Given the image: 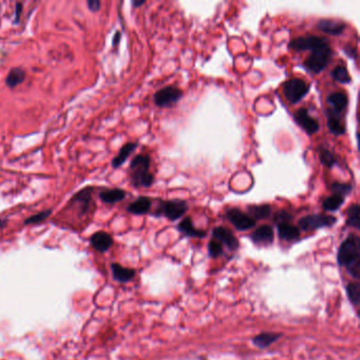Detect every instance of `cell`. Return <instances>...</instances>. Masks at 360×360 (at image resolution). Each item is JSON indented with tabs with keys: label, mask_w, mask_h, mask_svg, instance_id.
<instances>
[{
	"label": "cell",
	"mask_w": 360,
	"mask_h": 360,
	"mask_svg": "<svg viewBox=\"0 0 360 360\" xmlns=\"http://www.w3.org/2000/svg\"><path fill=\"white\" fill-rule=\"evenodd\" d=\"M326 103L330 105V109L327 110L326 114H331L334 116L339 117L341 115L346 107H348V96L342 92H337V93H332L326 97Z\"/></svg>",
	"instance_id": "obj_11"
},
{
	"label": "cell",
	"mask_w": 360,
	"mask_h": 360,
	"mask_svg": "<svg viewBox=\"0 0 360 360\" xmlns=\"http://www.w3.org/2000/svg\"><path fill=\"white\" fill-rule=\"evenodd\" d=\"M291 219L292 215L290 213H287L286 212H280L276 214V217H275V220L278 221L279 223H287Z\"/></svg>",
	"instance_id": "obj_35"
},
{
	"label": "cell",
	"mask_w": 360,
	"mask_h": 360,
	"mask_svg": "<svg viewBox=\"0 0 360 360\" xmlns=\"http://www.w3.org/2000/svg\"><path fill=\"white\" fill-rule=\"evenodd\" d=\"M282 337V334H276V333H262L260 335L256 336L253 339V342L254 345H257L258 348L264 349L276 342L278 339Z\"/></svg>",
	"instance_id": "obj_23"
},
{
	"label": "cell",
	"mask_w": 360,
	"mask_h": 360,
	"mask_svg": "<svg viewBox=\"0 0 360 360\" xmlns=\"http://www.w3.org/2000/svg\"><path fill=\"white\" fill-rule=\"evenodd\" d=\"M150 158L146 154L136 155L130 163V181L135 188H148L153 184V174L150 173Z\"/></svg>",
	"instance_id": "obj_2"
},
{
	"label": "cell",
	"mask_w": 360,
	"mask_h": 360,
	"mask_svg": "<svg viewBox=\"0 0 360 360\" xmlns=\"http://www.w3.org/2000/svg\"><path fill=\"white\" fill-rule=\"evenodd\" d=\"M145 0H133L132 1V5L133 8H140L143 4H145Z\"/></svg>",
	"instance_id": "obj_40"
},
{
	"label": "cell",
	"mask_w": 360,
	"mask_h": 360,
	"mask_svg": "<svg viewBox=\"0 0 360 360\" xmlns=\"http://www.w3.org/2000/svg\"><path fill=\"white\" fill-rule=\"evenodd\" d=\"M344 203V198L337 194H333L323 201L322 207L325 212H336Z\"/></svg>",
	"instance_id": "obj_26"
},
{
	"label": "cell",
	"mask_w": 360,
	"mask_h": 360,
	"mask_svg": "<svg viewBox=\"0 0 360 360\" xmlns=\"http://www.w3.org/2000/svg\"><path fill=\"white\" fill-rule=\"evenodd\" d=\"M126 191L121 188L113 189H104L100 193V199L106 203V204H115L117 202H121L126 198Z\"/></svg>",
	"instance_id": "obj_18"
},
{
	"label": "cell",
	"mask_w": 360,
	"mask_h": 360,
	"mask_svg": "<svg viewBox=\"0 0 360 360\" xmlns=\"http://www.w3.org/2000/svg\"><path fill=\"white\" fill-rule=\"evenodd\" d=\"M93 187H87L84 188L80 192H77L73 195L72 198L70 205L71 206H77L80 208L81 214H85L88 211L90 206L92 205V191H93Z\"/></svg>",
	"instance_id": "obj_12"
},
{
	"label": "cell",
	"mask_w": 360,
	"mask_h": 360,
	"mask_svg": "<svg viewBox=\"0 0 360 360\" xmlns=\"http://www.w3.org/2000/svg\"><path fill=\"white\" fill-rule=\"evenodd\" d=\"M137 147L136 143H127L124 145L121 149L119 153L115 156V158L112 160V167L114 169L121 167L122 165H124V163L127 161V159L130 156V154L132 153L134 150Z\"/></svg>",
	"instance_id": "obj_20"
},
{
	"label": "cell",
	"mask_w": 360,
	"mask_h": 360,
	"mask_svg": "<svg viewBox=\"0 0 360 360\" xmlns=\"http://www.w3.org/2000/svg\"><path fill=\"white\" fill-rule=\"evenodd\" d=\"M344 52L350 57H353V58H356L357 57V52H356V49H354V48H345L344 49Z\"/></svg>",
	"instance_id": "obj_38"
},
{
	"label": "cell",
	"mask_w": 360,
	"mask_h": 360,
	"mask_svg": "<svg viewBox=\"0 0 360 360\" xmlns=\"http://www.w3.org/2000/svg\"><path fill=\"white\" fill-rule=\"evenodd\" d=\"M319 159L320 162L322 163V165L327 168H332L337 163L335 154L324 147L319 148Z\"/></svg>",
	"instance_id": "obj_30"
},
{
	"label": "cell",
	"mask_w": 360,
	"mask_h": 360,
	"mask_svg": "<svg viewBox=\"0 0 360 360\" xmlns=\"http://www.w3.org/2000/svg\"><path fill=\"white\" fill-rule=\"evenodd\" d=\"M294 120L296 122L297 125L300 128H302L309 135L315 134L316 132H318L319 130L318 121L312 117L305 108H300L299 110H297L296 112L294 113Z\"/></svg>",
	"instance_id": "obj_10"
},
{
	"label": "cell",
	"mask_w": 360,
	"mask_h": 360,
	"mask_svg": "<svg viewBox=\"0 0 360 360\" xmlns=\"http://www.w3.org/2000/svg\"><path fill=\"white\" fill-rule=\"evenodd\" d=\"M247 211L248 212H250L251 217L256 221V220H262V219H266L270 217L272 213V207L267 204L251 205L247 207Z\"/></svg>",
	"instance_id": "obj_25"
},
{
	"label": "cell",
	"mask_w": 360,
	"mask_h": 360,
	"mask_svg": "<svg viewBox=\"0 0 360 360\" xmlns=\"http://www.w3.org/2000/svg\"><path fill=\"white\" fill-rule=\"evenodd\" d=\"M183 96L182 90L173 86H168L159 90L153 96V101L160 108H170L178 103Z\"/></svg>",
	"instance_id": "obj_8"
},
{
	"label": "cell",
	"mask_w": 360,
	"mask_h": 360,
	"mask_svg": "<svg viewBox=\"0 0 360 360\" xmlns=\"http://www.w3.org/2000/svg\"><path fill=\"white\" fill-rule=\"evenodd\" d=\"M212 237L214 238L215 241L220 242V243H223L228 248V250H231V251L238 250L239 241L228 228L222 227V226L213 228Z\"/></svg>",
	"instance_id": "obj_13"
},
{
	"label": "cell",
	"mask_w": 360,
	"mask_h": 360,
	"mask_svg": "<svg viewBox=\"0 0 360 360\" xmlns=\"http://www.w3.org/2000/svg\"><path fill=\"white\" fill-rule=\"evenodd\" d=\"M25 81V70L21 67L12 68L5 77V85L11 89H14Z\"/></svg>",
	"instance_id": "obj_19"
},
{
	"label": "cell",
	"mask_w": 360,
	"mask_h": 360,
	"mask_svg": "<svg viewBox=\"0 0 360 360\" xmlns=\"http://www.w3.org/2000/svg\"><path fill=\"white\" fill-rule=\"evenodd\" d=\"M91 245H92L98 252H107L112 246L113 240L111 235L105 232H97L90 239Z\"/></svg>",
	"instance_id": "obj_15"
},
{
	"label": "cell",
	"mask_w": 360,
	"mask_h": 360,
	"mask_svg": "<svg viewBox=\"0 0 360 360\" xmlns=\"http://www.w3.org/2000/svg\"><path fill=\"white\" fill-rule=\"evenodd\" d=\"M111 270L113 273V277L120 281V282H128V281L132 280L134 278L135 272L130 268H126L117 263H113L111 265Z\"/></svg>",
	"instance_id": "obj_24"
},
{
	"label": "cell",
	"mask_w": 360,
	"mask_h": 360,
	"mask_svg": "<svg viewBox=\"0 0 360 360\" xmlns=\"http://www.w3.org/2000/svg\"><path fill=\"white\" fill-rule=\"evenodd\" d=\"M360 208L358 204H353L348 209V219H346V224L349 226L359 229L360 227Z\"/></svg>",
	"instance_id": "obj_29"
},
{
	"label": "cell",
	"mask_w": 360,
	"mask_h": 360,
	"mask_svg": "<svg viewBox=\"0 0 360 360\" xmlns=\"http://www.w3.org/2000/svg\"><path fill=\"white\" fill-rule=\"evenodd\" d=\"M226 219L238 231H248L256 225V221L250 214L241 212L238 208L228 209L226 212Z\"/></svg>",
	"instance_id": "obj_9"
},
{
	"label": "cell",
	"mask_w": 360,
	"mask_h": 360,
	"mask_svg": "<svg viewBox=\"0 0 360 360\" xmlns=\"http://www.w3.org/2000/svg\"><path fill=\"white\" fill-rule=\"evenodd\" d=\"M333 56V51L330 45L313 51L311 55L307 57L303 65L306 71L314 74L321 73V72L329 65L331 58Z\"/></svg>",
	"instance_id": "obj_3"
},
{
	"label": "cell",
	"mask_w": 360,
	"mask_h": 360,
	"mask_svg": "<svg viewBox=\"0 0 360 360\" xmlns=\"http://www.w3.org/2000/svg\"><path fill=\"white\" fill-rule=\"evenodd\" d=\"M121 37H122L121 32H119V31H117V32L115 33V35H114V37H113V41H112V44L114 45V47H115V45H117V44H119V43H120Z\"/></svg>",
	"instance_id": "obj_39"
},
{
	"label": "cell",
	"mask_w": 360,
	"mask_h": 360,
	"mask_svg": "<svg viewBox=\"0 0 360 360\" xmlns=\"http://www.w3.org/2000/svg\"><path fill=\"white\" fill-rule=\"evenodd\" d=\"M4 224H5V221L4 220H0V227H2Z\"/></svg>",
	"instance_id": "obj_41"
},
{
	"label": "cell",
	"mask_w": 360,
	"mask_h": 360,
	"mask_svg": "<svg viewBox=\"0 0 360 360\" xmlns=\"http://www.w3.org/2000/svg\"><path fill=\"white\" fill-rule=\"evenodd\" d=\"M331 76L335 82L343 85L350 84L352 81L349 72L344 65H337L335 69H333V71L331 72Z\"/></svg>",
	"instance_id": "obj_27"
},
{
	"label": "cell",
	"mask_w": 360,
	"mask_h": 360,
	"mask_svg": "<svg viewBox=\"0 0 360 360\" xmlns=\"http://www.w3.org/2000/svg\"><path fill=\"white\" fill-rule=\"evenodd\" d=\"M346 294H348L349 300L353 305L357 306L360 301V284L358 282L350 283L346 286Z\"/></svg>",
	"instance_id": "obj_31"
},
{
	"label": "cell",
	"mask_w": 360,
	"mask_h": 360,
	"mask_svg": "<svg viewBox=\"0 0 360 360\" xmlns=\"http://www.w3.org/2000/svg\"><path fill=\"white\" fill-rule=\"evenodd\" d=\"M317 28L326 34L338 36L341 35L345 30V24L341 21H334V19H320L317 22Z\"/></svg>",
	"instance_id": "obj_14"
},
{
	"label": "cell",
	"mask_w": 360,
	"mask_h": 360,
	"mask_svg": "<svg viewBox=\"0 0 360 360\" xmlns=\"http://www.w3.org/2000/svg\"><path fill=\"white\" fill-rule=\"evenodd\" d=\"M178 229L182 233L188 237H192V238H204L206 235V233L203 231H199L196 229L192 223V221L191 218H185L183 220L181 223L178 226Z\"/></svg>",
	"instance_id": "obj_22"
},
{
	"label": "cell",
	"mask_w": 360,
	"mask_h": 360,
	"mask_svg": "<svg viewBox=\"0 0 360 360\" xmlns=\"http://www.w3.org/2000/svg\"><path fill=\"white\" fill-rule=\"evenodd\" d=\"M329 42L324 37L320 36H305V37H298L295 38L290 42L289 47L294 51H315L318 49H321L327 47Z\"/></svg>",
	"instance_id": "obj_5"
},
{
	"label": "cell",
	"mask_w": 360,
	"mask_h": 360,
	"mask_svg": "<svg viewBox=\"0 0 360 360\" xmlns=\"http://www.w3.org/2000/svg\"><path fill=\"white\" fill-rule=\"evenodd\" d=\"M151 205L152 203L149 198H147V196H140L139 199L131 203L127 207V212L136 215L146 214L149 212Z\"/></svg>",
	"instance_id": "obj_17"
},
{
	"label": "cell",
	"mask_w": 360,
	"mask_h": 360,
	"mask_svg": "<svg viewBox=\"0 0 360 360\" xmlns=\"http://www.w3.org/2000/svg\"><path fill=\"white\" fill-rule=\"evenodd\" d=\"M208 252H209V256L212 258H218L219 256H221L223 254V248H222V244L220 242L212 240L209 242L208 244Z\"/></svg>",
	"instance_id": "obj_34"
},
{
	"label": "cell",
	"mask_w": 360,
	"mask_h": 360,
	"mask_svg": "<svg viewBox=\"0 0 360 360\" xmlns=\"http://www.w3.org/2000/svg\"><path fill=\"white\" fill-rule=\"evenodd\" d=\"M52 213V211L51 209H48V211H44V212H38L36 214H33L31 215L30 218H28L27 220L24 221V224L25 225H29V224H38L41 223V222L44 221L45 219H48L50 215Z\"/></svg>",
	"instance_id": "obj_33"
},
{
	"label": "cell",
	"mask_w": 360,
	"mask_h": 360,
	"mask_svg": "<svg viewBox=\"0 0 360 360\" xmlns=\"http://www.w3.org/2000/svg\"><path fill=\"white\" fill-rule=\"evenodd\" d=\"M278 233L280 239L284 241H295L300 237L299 228L289 223H279Z\"/></svg>",
	"instance_id": "obj_21"
},
{
	"label": "cell",
	"mask_w": 360,
	"mask_h": 360,
	"mask_svg": "<svg viewBox=\"0 0 360 360\" xmlns=\"http://www.w3.org/2000/svg\"><path fill=\"white\" fill-rule=\"evenodd\" d=\"M188 205L185 201L174 199V200H169L166 202H163L160 208L156 211V215H165L167 219L170 221H175L183 215L185 214L187 212Z\"/></svg>",
	"instance_id": "obj_6"
},
{
	"label": "cell",
	"mask_w": 360,
	"mask_h": 360,
	"mask_svg": "<svg viewBox=\"0 0 360 360\" xmlns=\"http://www.w3.org/2000/svg\"><path fill=\"white\" fill-rule=\"evenodd\" d=\"M327 126H329L330 131L334 135L339 136L345 133V128L337 116L327 114Z\"/></svg>",
	"instance_id": "obj_28"
},
{
	"label": "cell",
	"mask_w": 360,
	"mask_h": 360,
	"mask_svg": "<svg viewBox=\"0 0 360 360\" xmlns=\"http://www.w3.org/2000/svg\"><path fill=\"white\" fill-rule=\"evenodd\" d=\"M331 191L334 192V194H337L344 198V196L349 195L352 192L353 187L350 184H342V183L336 182L331 186Z\"/></svg>",
	"instance_id": "obj_32"
},
{
	"label": "cell",
	"mask_w": 360,
	"mask_h": 360,
	"mask_svg": "<svg viewBox=\"0 0 360 360\" xmlns=\"http://www.w3.org/2000/svg\"><path fill=\"white\" fill-rule=\"evenodd\" d=\"M251 239L257 244H270L274 240L273 228L268 225H262L251 234Z\"/></svg>",
	"instance_id": "obj_16"
},
{
	"label": "cell",
	"mask_w": 360,
	"mask_h": 360,
	"mask_svg": "<svg viewBox=\"0 0 360 360\" xmlns=\"http://www.w3.org/2000/svg\"><path fill=\"white\" fill-rule=\"evenodd\" d=\"M337 222V219L333 215L327 214H310L299 221V228L304 232L316 231L322 227H331Z\"/></svg>",
	"instance_id": "obj_7"
},
{
	"label": "cell",
	"mask_w": 360,
	"mask_h": 360,
	"mask_svg": "<svg viewBox=\"0 0 360 360\" xmlns=\"http://www.w3.org/2000/svg\"><path fill=\"white\" fill-rule=\"evenodd\" d=\"M310 89V85H307L303 80L297 77L291 78L283 85L284 96L291 104H297L301 100H303L304 96L309 93Z\"/></svg>",
	"instance_id": "obj_4"
},
{
	"label": "cell",
	"mask_w": 360,
	"mask_h": 360,
	"mask_svg": "<svg viewBox=\"0 0 360 360\" xmlns=\"http://www.w3.org/2000/svg\"><path fill=\"white\" fill-rule=\"evenodd\" d=\"M22 12V3L21 2H16L15 4V19H14V24L19 23L21 21V16Z\"/></svg>",
	"instance_id": "obj_37"
},
{
	"label": "cell",
	"mask_w": 360,
	"mask_h": 360,
	"mask_svg": "<svg viewBox=\"0 0 360 360\" xmlns=\"http://www.w3.org/2000/svg\"><path fill=\"white\" fill-rule=\"evenodd\" d=\"M87 5L91 12H98L101 9V1L100 0H88Z\"/></svg>",
	"instance_id": "obj_36"
},
{
	"label": "cell",
	"mask_w": 360,
	"mask_h": 360,
	"mask_svg": "<svg viewBox=\"0 0 360 360\" xmlns=\"http://www.w3.org/2000/svg\"><path fill=\"white\" fill-rule=\"evenodd\" d=\"M340 266L344 267L352 277H360V240L356 234H350L341 245L337 254Z\"/></svg>",
	"instance_id": "obj_1"
}]
</instances>
